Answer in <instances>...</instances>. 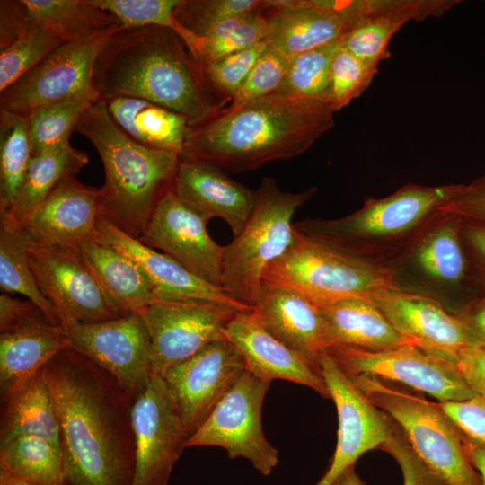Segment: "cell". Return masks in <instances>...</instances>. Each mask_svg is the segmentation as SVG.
<instances>
[{"label": "cell", "mask_w": 485, "mask_h": 485, "mask_svg": "<svg viewBox=\"0 0 485 485\" xmlns=\"http://www.w3.org/2000/svg\"><path fill=\"white\" fill-rule=\"evenodd\" d=\"M29 26L41 27L63 43L88 39L121 27L92 0H22Z\"/></svg>", "instance_id": "cell-33"}, {"label": "cell", "mask_w": 485, "mask_h": 485, "mask_svg": "<svg viewBox=\"0 0 485 485\" xmlns=\"http://www.w3.org/2000/svg\"><path fill=\"white\" fill-rule=\"evenodd\" d=\"M333 485H366L357 474L355 465L345 469L337 478Z\"/></svg>", "instance_id": "cell-55"}, {"label": "cell", "mask_w": 485, "mask_h": 485, "mask_svg": "<svg viewBox=\"0 0 485 485\" xmlns=\"http://www.w3.org/2000/svg\"><path fill=\"white\" fill-rule=\"evenodd\" d=\"M405 23L392 17L362 20L341 39L340 46L357 57L378 66L390 57V40Z\"/></svg>", "instance_id": "cell-45"}, {"label": "cell", "mask_w": 485, "mask_h": 485, "mask_svg": "<svg viewBox=\"0 0 485 485\" xmlns=\"http://www.w3.org/2000/svg\"><path fill=\"white\" fill-rule=\"evenodd\" d=\"M67 348L70 345L64 328L49 322L38 307L0 329L2 401Z\"/></svg>", "instance_id": "cell-25"}, {"label": "cell", "mask_w": 485, "mask_h": 485, "mask_svg": "<svg viewBox=\"0 0 485 485\" xmlns=\"http://www.w3.org/2000/svg\"><path fill=\"white\" fill-rule=\"evenodd\" d=\"M266 41L293 57L341 39L352 22L339 0H268Z\"/></svg>", "instance_id": "cell-21"}, {"label": "cell", "mask_w": 485, "mask_h": 485, "mask_svg": "<svg viewBox=\"0 0 485 485\" xmlns=\"http://www.w3.org/2000/svg\"><path fill=\"white\" fill-rule=\"evenodd\" d=\"M29 27L22 0L0 1V51L16 41Z\"/></svg>", "instance_id": "cell-52"}, {"label": "cell", "mask_w": 485, "mask_h": 485, "mask_svg": "<svg viewBox=\"0 0 485 485\" xmlns=\"http://www.w3.org/2000/svg\"><path fill=\"white\" fill-rule=\"evenodd\" d=\"M326 354L346 375H364L402 384L426 392L439 402L477 396L449 353L406 344L381 351L332 345Z\"/></svg>", "instance_id": "cell-9"}, {"label": "cell", "mask_w": 485, "mask_h": 485, "mask_svg": "<svg viewBox=\"0 0 485 485\" xmlns=\"http://www.w3.org/2000/svg\"><path fill=\"white\" fill-rule=\"evenodd\" d=\"M378 66L364 61L340 46L331 65L328 102L334 112L348 106L369 86Z\"/></svg>", "instance_id": "cell-43"}, {"label": "cell", "mask_w": 485, "mask_h": 485, "mask_svg": "<svg viewBox=\"0 0 485 485\" xmlns=\"http://www.w3.org/2000/svg\"><path fill=\"white\" fill-rule=\"evenodd\" d=\"M103 101L113 121L133 141L181 156L190 127L187 117L137 97L118 96Z\"/></svg>", "instance_id": "cell-29"}, {"label": "cell", "mask_w": 485, "mask_h": 485, "mask_svg": "<svg viewBox=\"0 0 485 485\" xmlns=\"http://www.w3.org/2000/svg\"><path fill=\"white\" fill-rule=\"evenodd\" d=\"M266 7L262 0H181L177 20L198 38L220 22Z\"/></svg>", "instance_id": "cell-44"}, {"label": "cell", "mask_w": 485, "mask_h": 485, "mask_svg": "<svg viewBox=\"0 0 485 485\" xmlns=\"http://www.w3.org/2000/svg\"><path fill=\"white\" fill-rule=\"evenodd\" d=\"M0 470L31 485H64L61 448L37 436L0 445Z\"/></svg>", "instance_id": "cell-35"}, {"label": "cell", "mask_w": 485, "mask_h": 485, "mask_svg": "<svg viewBox=\"0 0 485 485\" xmlns=\"http://www.w3.org/2000/svg\"><path fill=\"white\" fill-rule=\"evenodd\" d=\"M43 372L57 412L64 485H132V395L72 348L53 357Z\"/></svg>", "instance_id": "cell-1"}, {"label": "cell", "mask_w": 485, "mask_h": 485, "mask_svg": "<svg viewBox=\"0 0 485 485\" xmlns=\"http://www.w3.org/2000/svg\"><path fill=\"white\" fill-rule=\"evenodd\" d=\"M340 43L337 41L291 57L278 92L329 104L331 65Z\"/></svg>", "instance_id": "cell-40"}, {"label": "cell", "mask_w": 485, "mask_h": 485, "mask_svg": "<svg viewBox=\"0 0 485 485\" xmlns=\"http://www.w3.org/2000/svg\"><path fill=\"white\" fill-rule=\"evenodd\" d=\"M0 485H31L24 481H19L5 472L0 470Z\"/></svg>", "instance_id": "cell-56"}, {"label": "cell", "mask_w": 485, "mask_h": 485, "mask_svg": "<svg viewBox=\"0 0 485 485\" xmlns=\"http://www.w3.org/2000/svg\"><path fill=\"white\" fill-rule=\"evenodd\" d=\"M92 86L100 100L145 99L184 115L190 127L219 110L184 41L162 27L117 30L95 62Z\"/></svg>", "instance_id": "cell-3"}, {"label": "cell", "mask_w": 485, "mask_h": 485, "mask_svg": "<svg viewBox=\"0 0 485 485\" xmlns=\"http://www.w3.org/2000/svg\"><path fill=\"white\" fill-rule=\"evenodd\" d=\"M325 102L278 92L189 127L181 159L248 172L308 150L334 125Z\"/></svg>", "instance_id": "cell-2"}, {"label": "cell", "mask_w": 485, "mask_h": 485, "mask_svg": "<svg viewBox=\"0 0 485 485\" xmlns=\"http://www.w3.org/2000/svg\"><path fill=\"white\" fill-rule=\"evenodd\" d=\"M207 222L170 190L158 202L137 240L161 250L201 279L221 287L225 246L210 237Z\"/></svg>", "instance_id": "cell-18"}, {"label": "cell", "mask_w": 485, "mask_h": 485, "mask_svg": "<svg viewBox=\"0 0 485 485\" xmlns=\"http://www.w3.org/2000/svg\"><path fill=\"white\" fill-rule=\"evenodd\" d=\"M31 237L22 224L0 221V287L4 293H18L28 298L54 325L60 321L41 293L29 260Z\"/></svg>", "instance_id": "cell-34"}, {"label": "cell", "mask_w": 485, "mask_h": 485, "mask_svg": "<svg viewBox=\"0 0 485 485\" xmlns=\"http://www.w3.org/2000/svg\"><path fill=\"white\" fill-rule=\"evenodd\" d=\"M461 237L480 295H485V225L462 219Z\"/></svg>", "instance_id": "cell-50"}, {"label": "cell", "mask_w": 485, "mask_h": 485, "mask_svg": "<svg viewBox=\"0 0 485 485\" xmlns=\"http://www.w3.org/2000/svg\"><path fill=\"white\" fill-rule=\"evenodd\" d=\"M98 237L132 258L152 280L158 301H207L240 311L253 308L233 300L222 287L197 277L168 255L143 244L119 230L107 219L97 220Z\"/></svg>", "instance_id": "cell-27"}, {"label": "cell", "mask_w": 485, "mask_h": 485, "mask_svg": "<svg viewBox=\"0 0 485 485\" xmlns=\"http://www.w3.org/2000/svg\"><path fill=\"white\" fill-rule=\"evenodd\" d=\"M29 260L35 280L60 325L98 322L123 316L103 291L79 249L31 241Z\"/></svg>", "instance_id": "cell-12"}, {"label": "cell", "mask_w": 485, "mask_h": 485, "mask_svg": "<svg viewBox=\"0 0 485 485\" xmlns=\"http://www.w3.org/2000/svg\"><path fill=\"white\" fill-rule=\"evenodd\" d=\"M349 379L401 428L419 457L451 485H483L463 434L439 408L401 384L364 375Z\"/></svg>", "instance_id": "cell-8"}, {"label": "cell", "mask_w": 485, "mask_h": 485, "mask_svg": "<svg viewBox=\"0 0 485 485\" xmlns=\"http://www.w3.org/2000/svg\"><path fill=\"white\" fill-rule=\"evenodd\" d=\"M269 385L245 370L186 440L185 447H222L230 459L245 458L260 474H271L278 463V452L267 440L261 424Z\"/></svg>", "instance_id": "cell-10"}, {"label": "cell", "mask_w": 485, "mask_h": 485, "mask_svg": "<svg viewBox=\"0 0 485 485\" xmlns=\"http://www.w3.org/2000/svg\"><path fill=\"white\" fill-rule=\"evenodd\" d=\"M113 14L124 28L162 27L178 34L196 61L200 39L188 31L176 18L181 0H92Z\"/></svg>", "instance_id": "cell-39"}, {"label": "cell", "mask_w": 485, "mask_h": 485, "mask_svg": "<svg viewBox=\"0 0 485 485\" xmlns=\"http://www.w3.org/2000/svg\"><path fill=\"white\" fill-rule=\"evenodd\" d=\"M79 251L105 294L123 315L140 313L158 301L152 280L129 256L100 239Z\"/></svg>", "instance_id": "cell-28"}, {"label": "cell", "mask_w": 485, "mask_h": 485, "mask_svg": "<svg viewBox=\"0 0 485 485\" xmlns=\"http://www.w3.org/2000/svg\"><path fill=\"white\" fill-rule=\"evenodd\" d=\"M240 310L207 301H156L139 313L149 332L153 374L163 378L175 365L207 345L227 339Z\"/></svg>", "instance_id": "cell-11"}, {"label": "cell", "mask_w": 485, "mask_h": 485, "mask_svg": "<svg viewBox=\"0 0 485 485\" xmlns=\"http://www.w3.org/2000/svg\"><path fill=\"white\" fill-rule=\"evenodd\" d=\"M2 403L0 445L37 436L60 447L57 412L43 367Z\"/></svg>", "instance_id": "cell-31"}, {"label": "cell", "mask_w": 485, "mask_h": 485, "mask_svg": "<svg viewBox=\"0 0 485 485\" xmlns=\"http://www.w3.org/2000/svg\"><path fill=\"white\" fill-rule=\"evenodd\" d=\"M89 162L85 153L70 143L33 155L22 184L0 221L22 224L65 178L76 175Z\"/></svg>", "instance_id": "cell-32"}, {"label": "cell", "mask_w": 485, "mask_h": 485, "mask_svg": "<svg viewBox=\"0 0 485 485\" xmlns=\"http://www.w3.org/2000/svg\"><path fill=\"white\" fill-rule=\"evenodd\" d=\"M316 191H283L275 179L262 178L245 227L225 246L221 287L233 300L254 309L266 269L294 241L295 213Z\"/></svg>", "instance_id": "cell-6"}, {"label": "cell", "mask_w": 485, "mask_h": 485, "mask_svg": "<svg viewBox=\"0 0 485 485\" xmlns=\"http://www.w3.org/2000/svg\"><path fill=\"white\" fill-rule=\"evenodd\" d=\"M119 28L61 44L32 70L0 93V109L27 116L40 106L93 88L95 62L110 36Z\"/></svg>", "instance_id": "cell-14"}, {"label": "cell", "mask_w": 485, "mask_h": 485, "mask_svg": "<svg viewBox=\"0 0 485 485\" xmlns=\"http://www.w3.org/2000/svg\"><path fill=\"white\" fill-rule=\"evenodd\" d=\"M263 10L225 20L200 38L198 65L202 67L266 41L269 22Z\"/></svg>", "instance_id": "cell-38"}, {"label": "cell", "mask_w": 485, "mask_h": 485, "mask_svg": "<svg viewBox=\"0 0 485 485\" xmlns=\"http://www.w3.org/2000/svg\"><path fill=\"white\" fill-rule=\"evenodd\" d=\"M99 188L72 175L63 179L22 225L33 242L78 249L99 239Z\"/></svg>", "instance_id": "cell-19"}, {"label": "cell", "mask_w": 485, "mask_h": 485, "mask_svg": "<svg viewBox=\"0 0 485 485\" xmlns=\"http://www.w3.org/2000/svg\"><path fill=\"white\" fill-rule=\"evenodd\" d=\"M267 46L263 41L200 67L212 99L216 96L217 108L231 101Z\"/></svg>", "instance_id": "cell-42"}, {"label": "cell", "mask_w": 485, "mask_h": 485, "mask_svg": "<svg viewBox=\"0 0 485 485\" xmlns=\"http://www.w3.org/2000/svg\"><path fill=\"white\" fill-rule=\"evenodd\" d=\"M100 96L93 88L75 96L40 106L26 117L33 155L69 143L82 115Z\"/></svg>", "instance_id": "cell-36"}, {"label": "cell", "mask_w": 485, "mask_h": 485, "mask_svg": "<svg viewBox=\"0 0 485 485\" xmlns=\"http://www.w3.org/2000/svg\"><path fill=\"white\" fill-rule=\"evenodd\" d=\"M463 323L472 346H485V295L454 313Z\"/></svg>", "instance_id": "cell-53"}, {"label": "cell", "mask_w": 485, "mask_h": 485, "mask_svg": "<svg viewBox=\"0 0 485 485\" xmlns=\"http://www.w3.org/2000/svg\"><path fill=\"white\" fill-rule=\"evenodd\" d=\"M75 130L93 145L103 165L100 216L138 239L158 202L172 190L180 157L133 141L113 121L103 100L82 115Z\"/></svg>", "instance_id": "cell-5"}, {"label": "cell", "mask_w": 485, "mask_h": 485, "mask_svg": "<svg viewBox=\"0 0 485 485\" xmlns=\"http://www.w3.org/2000/svg\"><path fill=\"white\" fill-rule=\"evenodd\" d=\"M439 408L470 441L485 445V400L470 399L436 402Z\"/></svg>", "instance_id": "cell-48"}, {"label": "cell", "mask_w": 485, "mask_h": 485, "mask_svg": "<svg viewBox=\"0 0 485 485\" xmlns=\"http://www.w3.org/2000/svg\"><path fill=\"white\" fill-rule=\"evenodd\" d=\"M61 326L70 348L111 374L134 399L146 389L154 375L152 346L139 313L103 322H73Z\"/></svg>", "instance_id": "cell-13"}, {"label": "cell", "mask_w": 485, "mask_h": 485, "mask_svg": "<svg viewBox=\"0 0 485 485\" xmlns=\"http://www.w3.org/2000/svg\"><path fill=\"white\" fill-rule=\"evenodd\" d=\"M461 184H407L335 219L305 218L294 224L304 235L334 249L396 270L420 238L445 213Z\"/></svg>", "instance_id": "cell-4"}, {"label": "cell", "mask_w": 485, "mask_h": 485, "mask_svg": "<svg viewBox=\"0 0 485 485\" xmlns=\"http://www.w3.org/2000/svg\"><path fill=\"white\" fill-rule=\"evenodd\" d=\"M380 449L390 454L398 463L403 485H451L419 457L393 419L389 437Z\"/></svg>", "instance_id": "cell-47"}, {"label": "cell", "mask_w": 485, "mask_h": 485, "mask_svg": "<svg viewBox=\"0 0 485 485\" xmlns=\"http://www.w3.org/2000/svg\"><path fill=\"white\" fill-rule=\"evenodd\" d=\"M461 223L459 216L445 212L416 243L395 272L410 269L429 287L458 295L463 306L480 294L463 244Z\"/></svg>", "instance_id": "cell-23"}, {"label": "cell", "mask_w": 485, "mask_h": 485, "mask_svg": "<svg viewBox=\"0 0 485 485\" xmlns=\"http://www.w3.org/2000/svg\"><path fill=\"white\" fill-rule=\"evenodd\" d=\"M450 356L471 390L485 400V346H470Z\"/></svg>", "instance_id": "cell-51"}, {"label": "cell", "mask_w": 485, "mask_h": 485, "mask_svg": "<svg viewBox=\"0 0 485 485\" xmlns=\"http://www.w3.org/2000/svg\"><path fill=\"white\" fill-rule=\"evenodd\" d=\"M132 423L136 436V469L132 485H168L187 436L163 377L153 375L135 399Z\"/></svg>", "instance_id": "cell-16"}, {"label": "cell", "mask_w": 485, "mask_h": 485, "mask_svg": "<svg viewBox=\"0 0 485 485\" xmlns=\"http://www.w3.org/2000/svg\"><path fill=\"white\" fill-rule=\"evenodd\" d=\"M226 337L242 355L245 369L256 377L268 382L287 380L331 398L321 370L273 337L253 310L238 312Z\"/></svg>", "instance_id": "cell-24"}, {"label": "cell", "mask_w": 485, "mask_h": 485, "mask_svg": "<svg viewBox=\"0 0 485 485\" xmlns=\"http://www.w3.org/2000/svg\"><path fill=\"white\" fill-rule=\"evenodd\" d=\"M237 348L227 339L214 341L172 366L163 376L187 439L245 371Z\"/></svg>", "instance_id": "cell-15"}, {"label": "cell", "mask_w": 485, "mask_h": 485, "mask_svg": "<svg viewBox=\"0 0 485 485\" xmlns=\"http://www.w3.org/2000/svg\"><path fill=\"white\" fill-rule=\"evenodd\" d=\"M445 212L463 220L485 225V174L461 184L455 195L442 207Z\"/></svg>", "instance_id": "cell-49"}, {"label": "cell", "mask_w": 485, "mask_h": 485, "mask_svg": "<svg viewBox=\"0 0 485 485\" xmlns=\"http://www.w3.org/2000/svg\"><path fill=\"white\" fill-rule=\"evenodd\" d=\"M319 308L326 321L332 345L370 351L412 345L370 299L347 298Z\"/></svg>", "instance_id": "cell-30"}, {"label": "cell", "mask_w": 485, "mask_h": 485, "mask_svg": "<svg viewBox=\"0 0 485 485\" xmlns=\"http://www.w3.org/2000/svg\"><path fill=\"white\" fill-rule=\"evenodd\" d=\"M320 370L338 412V440L329 468L315 485H333L363 454L388 439L392 418L375 405L325 353Z\"/></svg>", "instance_id": "cell-17"}, {"label": "cell", "mask_w": 485, "mask_h": 485, "mask_svg": "<svg viewBox=\"0 0 485 485\" xmlns=\"http://www.w3.org/2000/svg\"><path fill=\"white\" fill-rule=\"evenodd\" d=\"M290 58L268 44L228 107H238L278 93L287 75Z\"/></svg>", "instance_id": "cell-46"}, {"label": "cell", "mask_w": 485, "mask_h": 485, "mask_svg": "<svg viewBox=\"0 0 485 485\" xmlns=\"http://www.w3.org/2000/svg\"><path fill=\"white\" fill-rule=\"evenodd\" d=\"M253 311L273 337L320 369L332 344L318 305L293 289L263 285Z\"/></svg>", "instance_id": "cell-22"}, {"label": "cell", "mask_w": 485, "mask_h": 485, "mask_svg": "<svg viewBox=\"0 0 485 485\" xmlns=\"http://www.w3.org/2000/svg\"><path fill=\"white\" fill-rule=\"evenodd\" d=\"M172 191L208 221L223 219L234 237L245 227L254 207L255 191L228 177L220 168L181 159Z\"/></svg>", "instance_id": "cell-26"}, {"label": "cell", "mask_w": 485, "mask_h": 485, "mask_svg": "<svg viewBox=\"0 0 485 485\" xmlns=\"http://www.w3.org/2000/svg\"><path fill=\"white\" fill-rule=\"evenodd\" d=\"M263 285L293 289L318 306L353 297L373 301L399 286L395 270L334 249L295 229L291 245L266 269Z\"/></svg>", "instance_id": "cell-7"}, {"label": "cell", "mask_w": 485, "mask_h": 485, "mask_svg": "<svg viewBox=\"0 0 485 485\" xmlns=\"http://www.w3.org/2000/svg\"><path fill=\"white\" fill-rule=\"evenodd\" d=\"M63 42L47 30L30 26L0 51V93L32 70Z\"/></svg>", "instance_id": "cell-41"}, {"label": "cell", "mask_w": 485, "mask_h": 485, "mask_svg": "<svg viewBox=\"0 0 485 485\" xmlns=\"http://www.w3.org/2000/svg\"><path fill=\"white\" fill-rule=\"evenodd\" d=\"M32 156L27 117L0 109V215L11 207Z\"/></svg>", "instance_id": "cell-37"}, {"label": "cell", "mask_w": 485, "mask_h": 485, "mask_svg": "<svg viewBox=\"0 0 485 485\" xmlns=\"http://www.w3.org/2000/svg\"><path fill=\"white\" fill-rule=\"evenodd\" d=\"M464 447L474 468L481 475L485 485V445L474 443L463 436Z\"/></svg>", "instance_id": "cell-54"}, {"label": "cell", "mask_w": 485, "mask_h": 485, "mask_svg": "<svg viewBox=\"0 0 485 485\" xmlns=\"http://www.w3.org/2000/svg\"><path fill=\"white\" fill-rule=\"evenodd\" d=\"M373 302L412 345L450 354L472 346L460 318L430 295L398 286Z\"/></svg>", "instance_id": "cell-20"}]
</instances>
